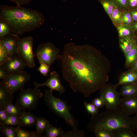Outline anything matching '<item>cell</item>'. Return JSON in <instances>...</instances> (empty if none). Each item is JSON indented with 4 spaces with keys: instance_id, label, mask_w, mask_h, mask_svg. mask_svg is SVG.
I'll return each instance as SVG.
<instances>
[{
    "instance_id": "9a60e30c",
    "label": "cell",
    "mask_w": 137,
    "mask_h": 137,
    "mask_svg": "<svg viewBox=\"0 0 137 137\" xmlns=\"http://www.w3.org/2000/svg\"><path fill=\"white\" fill-rule=\"evenodd\" d=\"M118 93L122 98L137 97V83L122 85Z\"/></svg>"
},
{
    "instance_id": "d6986e66",
    "label": "cell",
    "mask_w": 137,
    "mask_h": 137,
    "mask_svg": "<svg viewBox=\"0 0 137 137\" xmlns=\"http://www.w3.org/2000/svg\"><path fill=\"white\" fill-rule=\"evenodd\" d=\"M137 41L136 37L131 38H119V47L125 56L132 49Z\"/></svg>"
},
{
    "instance_id": "6da1fadb",
    "label": "cell",
    "mask_w": 137,
    "mask_h": 137,
    "mask_svg": "<svg viewBox=\"0 0 137 137\" xmlns=\"http://www.w3.org/2000/svg\"><path fill=\"white\" fill-rule=\"evenodd\" d=\"M60 60L63 78L74 92L85 97L100 90L108 80L109 62L92 46L68 43Z\"/></svg>"
},
{
    "instance_id": "484cf974",
    "label": "cell",
    "mask_w": 137,
    "mask_h": 137,
    "mask_svg": "<svg viewBox=\"0 0 137 137\" xmlns=\"http://www.w3.org/2000/svg\"><path fill=\"white\" fill-rule=\"evenodd\" d=\"M16 137H42L36 131H28L21 128L18 125L16 127Z\"/></svg>"
},
{
    "instance_id": "ba28073f",
    "label": "cell",
    "mask_w": 137,
    "mask_h": 137,
    "mask_svg": "<svg viewBox=\"0 0 137 137\" xmlns=\"http://www.w3.org/2000/svg\"><path fill=\"white\" fill-rule=\"evenodd\" d=\"M33 39L31 36L20 39L17 55L25 62L27 66L33 68L36 65L33 51Z\"/></svg>"
},
{
    "instance_id": "d590c367",
    "label": "cell",
    "mask_w": 137,
    "mask_h": 137,
    "mask_svg": "<svg viewBox=\"0 0 137 137\" xmlns=\"http://www.w3.org/2000/svg\"><path fill=\"white\" fill-rule=\"evenodd\" d=\"M122 24L131 26L133 23L130 11H122Z\"/></svg>"
},
{
    "instance_id": "2e32d148",
    "label": "cell",
    "mask_w": 137,
    "mask_h": 137,
    "mask_svg": "<svg viewBox=\"0 0 137 137\" xmlns=\"http://www.w3.org/2000/svg\"><path fill=\"white\" fill-rule=\"evenodd\" d=\"M13 94L0 83V107H4L6 105L12 102Z\"/></svg>"
},
{
    "instance_id": "52a82bcc",
    "label": "cell",
    "mask_w": 137,
    "mask_h": 137,
    "mask_svg": "<svg viewBox=\"0 0 137 137\" xmlns=\"http://www.w3.org/2000/svg\"><path fill=\"white\" fill-rule=\"evenodd\" d=\"M31 78L30 75L24 71L9 74L0 82L13 94L21 90Z\"/></svg>"
},
{
    "instance_id": "f1b7e54d",
    "label": "cell",
    "mask_w": 137,
    "mask_h": 137,
    "mask_svg": "<svg viewBox=\"0 0 137 137\" xmlns=\"http://www.w3.org/2000/svg\"><path fill=\"white\" fill-rule=\"evenodd\" d=\"M0 130L7 137H16V127L1 125Z\"/></svg>"
},
{
    "instance_id": "7a4b0ae2",
    "label": "cell",
    "mask_w": 137,
    "mask_h": 137,
    "mask_svg": "<svg viewBox=\"0 0 137 137\" xmlns=\"http://www.w3.org/2000/svg\"><path fill=\"white\" fill-rule=\"evenodd\" d=\"M0 19L8 24L12 33L18 36L39 28L45 20L43 14L38 10L6 5L0 6Z\"/></svg>"
},
{
    "instance_id": "ee69618b",
    "label": "cell",
    "mask_w": 137,
    "mask_h": 137,
    "mask_svg": "<svg viewBox=\"0 0 137 137\" xmlns=\"http://www.w3.org/2000/svg\"><path fill=\"white\" fill-rule=\"evenodd\" d=\"M130 11L134 22H137V9Z\"/></svg>"
},
{
    "instance_id": "f6af8a7d",
    "label": "cell",
    "mask_w": 137,
    "mask_h": 137,
    "mask_svg": "<svg viewBox=\"0 0 137 137\" xmlns=\"http://www.w3.org/2000/svg\"><path fill=\"white\" fill-rule=\"evenodd\" d=\"M131 26L134 32H137V22H134Z\"/></svg>"
},
{
    "instance_id": "60d3db41",
    "label": "cell",
    "mask_w": 137,
    "mask_h": 137,
    "mask_svg": "<svg viewBox=\"0 0 137 137\" xmlns=\"http://www.w3.org/2000/svg\"><path fill=\"white\" fill-rule=\"evenodd\" d=\"M7 72L2 65H0V79H3L9 75Z\"/></svg>"
},
{
    "instance_id": "8d00e7d4",
    "label": "cell",
    "mask_w": 137,
    "mask_h": 137,
    "mask_svg": "<svg viewBox=\"0 0 137 137\" xmlns=\"http://www.w3.org/2000/svg\"><path fill=\"white\" fill-rule=\"evenodd\" d=\"M113 1L115 5L122 11L129 10L127 0H113Z\"/></svg>"
},
{
    "instance_id": "b9f144b4",
    "label": "cell",
    "mask_w": 137,
    "mask_h": 137,
    "mask_svg": "<svg viewBox=\"0 0 137 137\" xmlns=\"http://www.w3.org/2000/svg\"><path fill=\"white\" fill-rule=\"evenodd\" d=\"M131 124L133 129L137 135V114L131 118Z\"/></svg>"
},
{
    "instance_id": "ffe728a7",
    "label": "cell",
    "mask_w": 137,
    "mask_h": 137,
    "mask_svg": "<svg viewBox=\"0 0 137 137\" xmlns=\"http://www.w3.org/2000/svg\"><path fill=\"white\" fill-rule=\"evenodd\" d=\"M126 66L131 67L133 63L137 60V41L132 49L126 56Z\"/></svg>"
},
{
    "instance_id": "603a6c76",
    "label": "cell",
    "mask_w": 137,
    "mask_h": 137,
    "mask_svg": "<svg viewBox=\"0 0 137 137\" xmlns=\"http://www.w3.org/2000/svg\"><path fill=\"white\" fill-rule=\"evenodd\" d=\"M45 132L46 137H62L65 132L61 128L50 124Z\"/></svg>"
},
{
    "instance_id": "cb8c5ba5",
    "label": "cell",
    "mask_w": 137,
    "mask_h": 137,
    "mask_svg": "<svg viewBox=\"0 0 137 137\" xmlns=\"http://www.w3.org/2000/svg\"><path fill=\"white\" fill-rule=\"evenodd\" d=\"M113 132L114 137H137L132 128H125Z\"/></svg>"
},
{
    "instance_id": "3957f363",
    "label": "cell",
    "mask_w": 137,
    "mask_h": 137,
    "mask_svg": "<svg viewBox=\"0 0 137 137\" xmlns=\"http://www.w3.org/2000/svg\"><path fill=\"white\" fill-rule=\"evenodd\" d=\"M87 127L92 132L101 128L113 131L123 128H132L131 118L121 109H106L104 111L92 116Z\"/></svg>"
},
{
    "instance_id": "7dc6e473",
    "label": "cell",
    "mask_w": 137,
    "mask_h": 137,
    "mask_svg": "<svg viewBox=\"0 0 137 137\" xmlns=\"http://www.w3.org/2000/svg\"><path fill=\"white\" fill-rule=\"evenodd\" d=\"M135 37L137 40V32H135Z\"/></svg>"
},
{
    "instance_id": "1f68e13d",
    "label": "cell",
    "mask_w": 137,
    "mask_h": 137,
    "mask_svg": "<svg viewBox=\"0 0 137 137\" xmlns=\"http://www.w3.org/2000/svg\"><path fill=\"white\" fill-rule=\"evenodd\" d=\"M37 59L40 64L37 70L43 76H47L50 71V66L40 58Z\"/></svg>"
},
{
    "instance_id": "7402d4cb",
    "label": "cell",
    "mask_w": 137,
    "mask_h": 137,
    "mask_svg": "<svg viewBox=\"0 0 137 137\" xmlns=\"http://www.w3.org/2000/svg\"><path fill=\"white\" fill-rule=\"evenodd\" d=\"M50 124L46 119L42 117H37L36 125V132L41 135L45 132Z\"/></svg>"
},
{
    "instance_id": "c3c4849f",
    "label": "cell",
    "mask_w": 137,
    "mask_h": 137,
    "mask_svg": "<svg viewBox=\"0 0 137 137\" xmlns=\"http://www.w3.org/2000/svg\"><path fill=\"white\" fill-rule=\"evenodd\" d=\"M63 0V1H66V0Z\"/></svg>"
},
{
    "instance_id": "9c48e42d",
    "label": "cell",
    "mask_w": 137,
    "mask_h": 137,
    "mask_svg": "<svg viewBox=\"0 0 137 137\" xmlns=\"http://www.w3.org/2000/svg\"><path fill=\"white\" fill-rule=\"evenodd\" d=\"M61 55L59 49L50 42L40 45L34 54L35 56L40 58L50 66L55 60H60Z\"/></svg>"
},
{
    "instance_id": "4fadbf2b",
    "label": "cell",
    "mask_w": 137,
    "mask_h": 137,
    "mask_svg": "<svg viewBox=\"0 0 137 137\" xmlns=\"http://www.w3.org/2000/svg\"><path fill=\"white\" fill-rule=\"evenodd\" d=\"M120 109L128 116L133 114H137V97L122 98Z\"/></svg>"
},
{
    "instance_id": "836d02e7",
    "label": "cell",
    "mask_w": 137,
    "mask_h": 137,
    "mask_svg": "<svg viewBox=\"0 0 137 137\" xmlns=\"http://www.w3.org/2000/svg\"><path fill=\"white\" fill-rule=\"evenodd\" d=\"M19 124V117L15 115H8L6 120L2 125L7 126H18Z\"/></svg>"
},
{
    "instance_id": "d4e9b609",
    "label": "cell",
    "mask_w": 137,
    "mask_h": 137,
    "mask_svg": "<svg viewBox=\"0 0 137 137\" xmlns=\"http://www.w3.org/2000/svg\"><path fill=\"white\" fill-rule=\"evenodd\" d=\"M110 19L115 27L122 24V11L115 5Z\"/></svg>"
},
{
    "instance_id": "ac0fdd59",
    "label": "cell",
    "mask_w": 137,
    "mask_h": 137,
    "mask_svg": "<svg viewBox=\"0 0 137 137\" xmlns=\"http://www.w3.org/2000/svg\"><path fill=\"white\" fill-rule=\"evenodd\" d=\"M119 38H133L135 37V32L131 26L122 24L115 27Z\"/></svg>"
},
{
    "instance_id": "bcb514c9",
    "label": "cell",
    "mask_w": 137,
    "mask_h": 137,
    "mask_svg": "<svg viewBox=\"0 0 137 137\" xmlns=\"http://www.w3.org/2000/svg\"><path fill=\"white\" fill-rule=\"evenodd\" d=\"M131 68L137 71V60H136L131 66Z\"/></svg>"
},
{
    "instance_id": "44dd1931",
    "label": "cell",
    "mask_w": 137,
    "mask_h": 137,
    "mask_svg": "<svg viewBox=\"0 0 137 137\" xmlns=\"http://www.w3.org/2000/svg\"><path fill=\"white\" fill-rule=\"evenodd\" d=\"M4 107L8 115H15L19 117L22 115L24 111L18 105H15L12 102L6 105Z\"/></svg>"
},
{
    "instance_id": "7bdbcfd3",
    "label": "cell",
    "mask_w": 137,
    "mask_h": 137,
    "mask_svg": "<svg viewBox=\"0 0 137 137\" xmlns=\"http://www.w3.org/2000/svg\"><path fill=\"white\" fill-rule=\"evenodd\" d=\"M14 2L15 3L17 6H21L22 5L27 4L31 2L32 0H6Z\"/></svg>"
},
{
    "instance_id": "5b68a950",
    "label": "cell",
    "mask_w": 137,
    "mask_h": 137,
    "mask_svg": "<svg viewBox=\"0 0 137 137\" xmlns=\"http://www.w3.org/2000/svg\"><path fill=\"white\" fill-rule=\"evenodd\" d=\"M43 94L38 88L23 89L20 90L16 104L22 109L29 111L35 109L37 106L39 99Z\"/></svg>"
},
{
    "instance_id": "e0dca14e",
    "label": "cell",
    "mask_w": 137,
    "mask_h": 137,
    "mask_svg": "<svg viewBox=\"0 0 137 137\" xmlns=\"http://www.w3.org/2000/svg\"><path fill=\"white\" fill-rule=\"evenodd\" d=\"M37 117L30 111L26 112L24 111L19 117V126L28 127L35 125Z\"/></svg>"
},
{
    "instance_id": "ab89813d",
    "label": "cell",
    "mask_w": 137,
    "mask_h": 137,
    "mask_svg": "<svg viewBox=\"0 0 137 137\" xmlns=\"http://www.w3.org/2000/svg\"><path fill=\"white\" fill-rule=\"evenodd\" d=\"M129 11L137 9V0H127Z\"/></svg>"
},
{
    "instance_id": "e575fe53",
    "label": "cell",
    "mask_w": 137,
    "mask_h": 137,
    "mask_svg": "<svg viewBox=\"0 0 137 137\" xmlns=\"http://www.w3.org/2000/svg\"><path fill=\"white\" fill-rule=\"evenodd\" d=\"M83 105L89 114L93 116L98 113L99 109L96 108L92 103H90L84 101Z\"/></svg>"
},
{
    "instance_id": "4dcf8cb0",
    "label": "cell",
    "mask_w": 137,
    "mask_h": 137,
    "mask_svg": "<svg viewBox=\"0 0 137 137\" xmlns=\"http://www.w3.org/2000/svg\"><path fill=\"white\" fill-rule=\"evenodd\" d=\"M10 57L9 52L0 40V65H2Z\"/></svg>"
},
{
    "instance_id": "5bb4252c",
    "label": "cell",
    "mask_w": 137,
    "mask_h": 137,
    "mask_svg": "<svg viewBox=\"0 0 137 137\" xmlns=\"http://www.w3.org/2000/svg\"><path fill=\"white\" fill-rule=\"evenodd\" d=\"M137 83V71L131 68L120 76L118 85Z\"/></svg>"
},
{
    "instance_id": "4316f807",
    "label": "cell",
    "mask_w": 137,
    "mask_h": 137,
    "mask_svg": "<svg viewBox=\"0 0 137 137\" xmlns=\"http://www.w3.org/2000/svg\"><path fill=\"white\" fill-rule=\"evenodd\" d=\"M98 0L110 18L115 6L113 0Z\"/></svg>"
},
{
    "instance_id": "277c9868",
    "label": "cell",
    "mask_w": 137,
    "mask_h": 137,
    "mask_svg": "<svg viewBox=\"0 0 137 137\" xmlns=\"http://www.w3.org/2000/svg\"><path fill=\"white\" fill-rule=\"evenodd\" d=\"M53 91L45 90L43 96L46 104L54 113L62 118L72 129H78V122L71 113L69 106L64 100L55 97Z\"/></svg>"
},
{
    "instance_id": "83f0119b",
    "label": "cell",
    "mask_w": 137,
    "mask_h": 137,
    "mask_svg": "<svg viewBox=\"0 0 137 137\" xmlns=\"http://www.w3.org/2000/svg\"><path fill=\"white\" fill-rule=\"evenodd\" d=\"M12 32L8 24L4 20L0 19V39Z\"/></svg>"
},
{
    "instance_id": "7c38bea8",
    "label": "cell",
    "mask_w": 137,
    "mask_h": 137,
    "mask_svg": "<svg viewBox=\"0 0 137 137\" xmlns=\"http://www.w3.org/2000/svg\"><path fill=\"white\" fill-rule=\"evenodd\" d=\"M20 39L18 35L11 33L0 40L12 57L17 55Z\"/></svg>"
},
{
    "instance_id": "30bf717a",
    "label": "cell",
    "mask_w": 137,
    "mask_h": 137,
    "mask_svg": "<svg viewBox=\"0 0 137 137\" xmlns=\"http://www.w3.org/2000/svg\"><path fill=\"white\" fill-rule=\"evenodd\" d=\"M34 86L35 88H37L41 86H46L50 89L57 91L60 94L65 92L64 87L61 83L59 74L54 71L50 73L49 77L44 82L42 83L34 82Z\"/></svg>"
},
{
    "instance_id": "8fae6325",
    "label": "cell",
    "mask_w": 137,
    "mask_h": 137,
    "mask_svg": "<svg viewBox=\"0 0 137 137\" xmlns=\"http://www.w3.org/2000/svg\"><path fill=\"white\" fill-rule=\"evenodd\" d=\"M0 65L2 66L9 74L24 71L27 66L24 61L17 55L11 57Z\"/></svg>"
},
{
    "instance_id": "d6a6232c",
    "label": "cell",
    "mask_w": 137,
    "mask_h": 137,
    "mask_svg": "<svg viewBox=\"0 0 137 137\" xmlns=\"http://www.w3.org/2000/svg\"><path fill=\"white\" fill-rule=\"evenodd\" d=\"M85 135L84 130H78V129H73L71 130L65 132L62 137H83Z\"/></svg>"
},
{
    "instance_id": "f35d334b",
    "label": "cell",
    "mask_w": 137,
    "mask_h": 137,
    "mask_svg": "<svg viewBox=\"0 0 137 137\" xmlns=\"http://www.w3.org/2000/svg\"><path fill=\"white\" fill-rule=\"evenodd\" d=\"M92 103L98 109L102 108L105 106L103 100L100 97L95 98L92 100Z\"/></svg>"
},
{
    "instance_id": "f546056e",
    "label": "cell",
    "mask_w": 137,
    "mask_h": 137,
    "mask_svg": "<svg viewBox=\"0 0 137 137\" xmlns=\"http://www.w3.org/2000/svg\"><path fill=\"white\" fill-rule=\"evenodd\" d=\"M93 132L96 137H114L113 132L106 129H97Z\"/></svg>"
},
{
    "instance_id": "74e56055",
    "label": "cell",
    "mask_w": 137,
    "mask_h": 137,
    "mask_svg": "<svg viewBox=\"0 0 137 137\" xmlns=\"http://www.w3.org/2000/svg\"><path fill=\"white\" fill-rule=\"evenodd\" d=\"M8 114L7 113L4 107H0V124L3 125L6 119Z\"/></svg>"
},
{
    "instance_id": "8992f818",
    "label": "cell",
    "mask_w": 137,
    "mask_h": 137,
    "mask_svg": "<svg viewBox=\"0 0 137 137\" xmlns=\"http://www.w3.org/2000/svg\"><path fill=\"white\" fill-rule=\"evenodd\" d=\"M117 84H106L100 90L99 97L103 100L106 109H120L122 98L117 88Z\"/></svg>"
}]
</instances>
